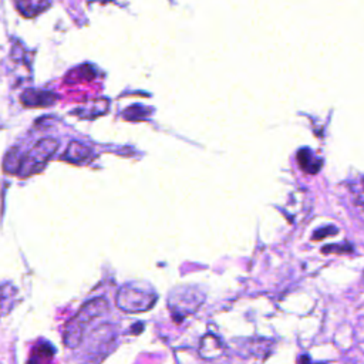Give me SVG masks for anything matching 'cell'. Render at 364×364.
<instances>
[{"instance_id":"obj_1","label":"cell","mask_w":364,"mask_h":364,"mask_svg":"<svg viewBox=\"0 0 364 364\" xmlns=\"http://www.w3.org/2000/svg\"><path fill=\"white\" fill-rule=\"evenodd\" d=\"M108 311H109V304L105 297H95V299L87 301L77 311V314L67 323L64 333H63L64 344L68 348H77L80 346V343L82 341L85 327L91 321L105 316Z\"/></svg>"},{"instance_id":"obj_2","label":"cell","mask_w":364,"mask_h":364,"mask_svg":"<svg viewBox=\"0 0 364 364\" xmlns=\"http://www.w3.org/2000/svg\"><path fill=\"white\" fill-rule=\"evenodd\" d=\"M58 148V141L54 138H43L36 142L30 151L21 156V164L18 168V175L23 178L31 176L40 172L48 159L55 154Z\"/></svg>"},{"instance_id":"obj_5","label":"cell","mask_w":364,"mask_h":364,"mask_svg":"<svg viewBox=\"0 0 364 364\" xmlns=\"http://www.w3.org/2000/svg\"><path fill=\"white\" fill-rule=\"evenodd\" d=\"M20 101L24 107H28V108H46L53 105L57 101V94L48 90L30 88L20 95Z\"/></svg>"},{"instance_id":"obj_8","label":"cell","mask_w":364,"mask_h":364,"mask_svg":"<svg viewBox=\"0 0 364 364\" xmlns=\"http://www.w3.org/2000/svg\"><path fill=\"white\" fill-rule=\"evenodd\" d=\"M109 108V101L105 100V98H98V100H94V101H90L84 105H81L78 109L74 111L75 115L81 117V118H95V117H100L102 114H105Z\"/></svg>"},{"instance_id":"obj_7","label":"cell","mask_w":364,"mask_h":364,"mask_svg":"<svg viewBox=\"0 0 364 364\" xmlns=\"http://www.w3.org/2000/svg\"><path fill=\"white\" fill-rule=\"evenodd\" d=\"M51 6L50 0H16L18 13L26 18H34Z\"/></svg>"},{"instance_id":"obj_6","label":"cell","mask_w":364,"mask_h":364,"mask_svg":"<svg viewBox=\"0 0 364 364\" xmlns=\"http://www.w3.org/2000/svg\"><path fill=\"white\" fill-rule=\"evenodd\" d=\"M91 155H92V151L88 145L78 141H73L65 148L63 154V159L71 164H82V162H87L91 158Z\"/></svg>"},{"instance_id":"obj_3","label":"cell","mask_w":364,"mask_h":364,"mask_svg":"<svg viewBox=\"0 0 364 364\" xmlns=\"http://www.w3.org/2000/svg\"><path fill=\"white\" fill-rule=\"evenodd\" d=\"M156 301V294L151 289L136 284H124L117 293V306L127 313H142L149 310Z\"/></svg>"},{"instance_id":"obj_4","label":"cell","mask_w":364,"mask_h":364,"mask_svg":"<svg viewBox=\"0 0 364 364\" xmlns=\"http://www.w3.org/2000/svg\"><path fill=\"white\" fill-rule=\"evenodd\" d=\"M202 301L203 296L200 291L188 286H179L168 296V307L176 320H182L183 317L195 313Z\"/></svg>"},{"instance_id":"obj_9","label":"cell","mask_w":364,"mask_h":364,"mask_svg":"<svg viewBox=\"0 0 364 364\" xmlns=\"http://www.w3.org/2000/svg\"><path fill=\"white\" fill-rule=\"evenodd\" d=\"M20 164H21V156L16 149H11L4 158V171L10 173H17Z\"/></svg>"}]
</instances>
